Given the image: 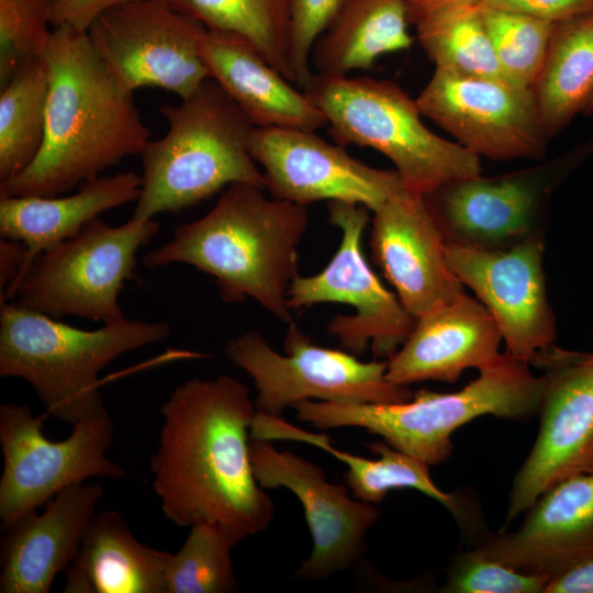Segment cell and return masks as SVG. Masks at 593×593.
Here are the masks:
<instances>
[{"mask_svg":"<svg viewBox=\"0 0 593 593\" xmlns=\"http://www.w3.org/2000/svg\"><path fill=\"white\" fill-rule=\"evenodd\" d=\"M161 414L150 470L165 517L179 527L214 523L234 547L265 530L275 506L250 463L256 407L247 387L226 374L193 378L172 391Z\"/></svg>","mask_w":593,"mask_h":593,"instance_id":"1","label":"cell"},{"mask_svg":"<svg viewBox=\"0 0 593 593\" xmlns=\"http://www.w3.org/2000/svg\"><path fill=\"white\" fill-rule=\"evenodd\" d=\"M49 78L45 132L35 159L0 181V197H56L141 154L149 131L97 55L88 33L54 27L43 55Z\"/></svg>","mask_w":593,"mask_h":593,"instance_id":"2","label":"cell"},{"mask_svg":"<svg viewBox=\"0 0 593 593\" xmlns=\"http://www.w3.org/2000/svg\"><path fill=\"white\" fill-rule=\"evenodd\" d=\"M264 188L235 182L202 217L179 225L170 240L143 257L147 268L188 264L212 276L226 303L254 299L292 323L288 292L298 246L309 224L305 205L267 198Z\"/></svg>","mask_w":593,"mask_h":593,"instance_id":"3","label":"cell"},{"mask_svg":"<svg viewBox=\"0 0 593 593\" xmlns=\"http://www.w3.org/2000/svg\"><path fill=\"white\" fill-rule=\"evenodd\" d=\"M160 113L168 131L141 152L142 186L133 217L149 220L197 205L235 182L265 189L248 149L255 125L212 78Z\"/></svg>","mask_w":593,"mask_h":593,"instance_id":"4","label":"cell"},{"mask_svg":"<svg viewBox=\"0 0 593 593\" xmlns=\"http://www.w3.org/2000/svg\"><path fill=\"white\" fill-rule=\"evenodd\" d=\"M544 387V376H534L527 363L505 351L456 392L418 390L410 401L394 404L305 400L292 409L299 421L318 430L363 428L392 447L436 466L451 455L455 430L472 419L493 415L524 421L538 414Z\"/></svg>","mask_w":593,"mask_h":593,"instance_id":"5","label":"cell"},{"mask_svg":"<svg viewBox=\"0 0 593 593\" xmlns=\"http://www.w3.org/2000/svg\"><path fill=\"white\" fill-rule=\"evenodd\" d=\"M0 305V377L25 380L48 415L72 425L107 410L101 370L170 335L163 322L123 318L86 331L14 303Z\"/></svg>","mask_w":593,"mask_h":593,"instance_id":"6","label":"cell"},{"mask_svg":"<svg viewBox=\"0 0 593 593\" xmlns=\"http://www.w3.org/2000/svg\"><path fill=\"white\" fill-rule=\"evenodd\" d=\"M302 91L324 113L336 144L387 156L410 193L426 197L481 172L479 156L427 128L416 101L392 81L316 72Z\"/></svg>","mask_w":593,"mask_h":593,"instance_id":"7","label":"cell"},{"mask_svg":"<svg viewBox=\"0 0 593 593\" xmlns=\"http://www.w3.org/2000/svg\"><path fill=\"white\" fill-rule=\"evenodd\" d=\"M159 227L153 219L133 216L111 226L99 216L77 236L36 256L0 301L13 299L15 305L53 318L123 320L119 293L133 276L138 249Z\"/></svg>","mask_w":593,"mask_h":593,"instance_id":"8","label":"cell"},{"mask_svg":"<svg viewBox=\"0 0 593 593\" xmlns=\"http://www.w3.org/2000/svg\"><path fill=\"white\" fill-rule=\"evenodd\" d=\"M284 355L257 331L227 342L225 354L254 381L256 411L282 417L286 407L305 400L348 404H394L410 401L407 385L387 378V360L365 362L347 350L316 345L295 323L284 336Z\"/></svg>","mask_w":593,"mask_h":593,"instance_id":"9","label":"cell"},{"mask_svg":"<svg viewBox=\"0 0 593 593\" xmlns=\"http://www.w3.org/2000/svg\"><path fill=\"white\" fill-rule=\"evenodd\" d=\"M112 440L113 421L107 410L77 422L67 438L53 441L44 435L43 418L29 406L2 403L1 532L72 484L123 477L122 467L107 457Z\"/></svg>","mask_w":593,"mask_h":593,"instance_id":"10","label":"cell"},{"mask_svg":"<svg viewBox=\"0 0 593 593\" xmlns=\"http://www.w3.org/2000/svg\"><path fill=\"white\" fill-rule=\"evenodd\" d=\"M368 208L347 201L327 203L329 222L342 231L340 244L317 275H298L288 292V306L300 309L321 302L350 305L353 315H335L327 329L355 356L369 347L377 360H389L411 334L416 318L389 291L367 262L361 248L369 221Z\"/></svg>","mask_w":593,"mask_h":593,"instance_id":"11","label":"cell"},{"mask_svg":"<svg viewBox=\"0 0 593 593\" xmlns=\"http://www.w3.org/2000/svg\"><path fill=\"white\" fill-rule=\"evenodd\" d=\"M205 32L161 0H132L104 11L87 33L123 88H161L182 100L210 78L200 54Z\"/></svg>","mask_w":593,"mask_h":593,"instance_id":"12","label":"cell"},{"mask_svg":"<svg viewBox=\"0 0 593 593\" xmlns=\"http://www.w3.org/2000/svg\"><path fill=\"white\" fill-rule=\"evenodd\" d=\"M533 365L545 369L539 432L513 480L503 529L559 482L593 472V351L552 346Z\"/></svg>","mask_w":593,"mask_h":593,"instance_id":"13","label":"cell"},{"mask_svg":"<svg viewBox=\"0 0 593 593\" xmlns=\"http://www.w3.org/2000/svg\"><path fill=\"white\" fill-rule=\"evenodd\" d=\"M542 233L504 248L446 242L447 262L494 318L506 353L527 365L555 346L556 320L546 290Z\"/></svg>","mask_w":593,"mask_h":593,"instance_id":"14","label":"cell"},{"mask_svg":"<svg viewBox=\"0 0 593 593\" xmlns=\"http://www.w3.org/2000/svg\"><path fill=\"white\" fill-rule=\"evenodd\" d=\"M421 113L478 156L538 159L545 136L532 88L436 68L415 99Z\"/></svg>","mask_w":593,"mask_h":593,"instance_id":"15","label":"cell"},{"mask_svg":"<svg viewBox=\"0 0 593 593\" xmlns=\"http://www.w3.org/2000/svg\"><path fill=\"white\" fill-rule=\"evenodd\" d=\"M249 458L260 486L287 488L303 506L313 548L295 571L296 578L325 580L361 560L367 534L381 516L374 504L356 499L345 485L328 482L318 465L279 451L269 440L250 438Z\"/></svg>","mask_w":593,"mask_h":593,"instance_id":"16","label":"cell"},{"mask_svg":"<svg viewBox=\"0 0 593 593\" xmlns=\"http://www.w3.org/2000/svg\"><path fill=\"white\" fill-rule=\"evenodd\" d=\"M248 149L264 168L270 197L307 206L317 201H347L378 210L404 190L399 172L373 168L313 131L254 127Z\"/></svg>","mask_w":593,"mask_h":593,"instance_id":"17","label":"cell"},{"mask_svg":"<svg viewBox=\"0 0 593 593\" xmlns=\"http://www.w3.org/2000/svg\"><path fill=\"white\" fill-rule=\"evenodd\" d=\"M373 213L372 260L413 317L466 293L447 262L446 239L425 197L404 189Z\"/></svg>","mask_w":593,"mask_h":593,"instance_id":"18","label":"cell"},{"mask_svg":"<svg viewBox=\"0 0 593 593\" xmlns=\"http://www.w3.org/2000/svg\"><path fill=\"white\" fill-rule=\"evenodd\" d=\"M525 513L516 530L492 534L475 549L547 580L572 566L593 561V472L559 482Z\"/></svg>","mask_w":593,"mask_h":593,"instance_id":"19","label":"cell"},{"mask_svg":"<svg viewBox=\"0 0 593 593\" xmlns=\"http://www.w3.org/2000/svg\"><path fill=\"white\" fill-rule=\"evenodd\" d=\"M104 490L98 482L72 484L42 513L29 511L1 539V593H47L74 559Z\"/></svg>","mask_w":593,"mask_h":593,"instance_id":"20","label":"cell"},{"mask_svg":"<svg viewBox=\"0 0 593 593\" xmlns=\"http://www.w3.org/2000/svg\"><path fill=\"white\" fill-rule=\"evenodd\" d=\"M502 340L486 307L465 293L416 318L406 340L387 360V378L407 387L427 380L454 383L466 369L494 361Z\"/></svg>","mask_w":593,"mask_h":593,"instance_id":"21","label":"cell"},{"mask_svg":"<svg viewBox=\"0 0 593 593\" xmlns=\"http://www.w3.org/2000/svg\"><path fill=\"white\" fill-rule=\"evenodd\" d=\"M446 242L504 248L539 233L541 189L526 175L458 180L425 197Z\"/></svg>","mask_w":593,"mask_h":593,"instance_id":"22","label":"cell"},{"mask_svg":"<svg viewBox=\"0 0 593 593\" xmlns=\"http://www.w3.org/2000/svg\"><path fill=\"white\" fill-rule=\"evenodd\" d=\"M200 54L210 78L238 104L256 127H327L324 113L272 67L246 38L208 31Z\"/></svg>","mask_w":593,"mask_h":593,"instance_id":"23","label":"cell"},{"mask_svg":"<svg viewBox=\"0 0 593 593\" xmlns=\"http://www.w3.org/2000/svg\"><path fill=\"white\" fill-rule=\"evenodd\" d=\"M141 186L142 177L127 171L90 179L65 197H0L1 238L25 244L26 269L36 256L77 236L101 213L136 201Z\"/></svg>","mask_w":593,"mask_h":593,"instance_id":"24","label":"cell"},{"mask_svg":"<svg viewBox=\"0 0 593 593\" xmlns=\"http://www.w3.org/2000/svg\"><path fill=\"white\" fill-rule=\"evenodd\" d=\"M170 552L138 541L116 511L91 518L65 569V593H165Z\"/></svg>","mask_w":593,"mask_h":593,"instance_id":"25","label":"cell"},{"mask_svg":"<svg viewBox=\"0 0 593 593\" xmlns=\"http://www.w3.org/2000/svg\"><path fill=\"white\" fill-rule=\"evenodd\" d=\"M250 438L261 440H296L316 446L347 466L344 481L358 500L378 504L393 489H415L444 505L459 524H470L461 501L440 490L432 480L430 465L399 450L385 441L367 444L379 458L371 460L335 448L326 434L311 433L286 422L282 417L256 412L249 430Z\"/></svg>","mask_w":593,"mask_h":593,"instance_id":"26","label":"cell"},{"mask_svg":"<svg viewBox=\"0 0 593 593\" xmlns=\"http://www.w3.org/2000/svg\"><path fill=\"white\" fill-rule=\"evenodd\" d=\"M409 24L406 0H342L313 45L310 64L332 76L370 69L381 55L411 46Z\"/></svg>","mask_w":593,"mask_h":593,"instance_id":"27","label":"cell"},{"mask_svg":"<svg viewBox=\"0 0 593 593\" xmlns=\"http://www.w3.org/2000/svg\"><path fill=\"white\" fill-rule=\"evenodd\" d=\"M532 91L548 141L584 111L593 97V10L556 23Z\"/></svg>","mask_w":593,"mask_h":593,"instance_id":"28","label":"cell"},{"mask_svg":"<svg viewBox=\"0 0 593 593\" xmlns=\"http://www.w3.org/2000/svg\"><path fill=\"white\" fill-rule=\"evenodd\" d=\"M208 31L228 32L249 41L290 82V0H161Z\"/></svg>","mask_w":593,"mask_h":593,"instance_id":"29","label":"cell"},{"mask_svg":"<svg viewBox=\"0 0 593 593\" xmlns=\"http://www.w3.org/2000/svg\"><path fill=\"white\" fill-rule=\"evenodd\" d=\"M49 88L43 56L23 64L0 93V181L22 172L44 138Z\"/></svg>","mask_w":593,"mask_h":593,"instance_id":"30","label":"cell"},{"mask_svg":"<svg viewBox=\"0 0 593 593\" xmlns=\"http://www.w3.org/2000/svg\"><path fill=\"white\" fill-rule=\"evenodd\" d=\"M414 25L421 46L436 68L510 82L478 10L463 8L436 12Z\"/></svg>","mask_w":593,"mask_h":593,"instance_id":"31","label":"cell"},{"mask_svg":"<svg viewBox=\"0 0 593 593\" xmlns=\"http://www.w3.org/2000/svg\"><path fill=\"white\" fill-rule=\"evenodd\" d=\"M165 571V593H228L237 591L231 550L234 547L214 523L198 521Z\"/></svg>","mask_w":593,"mask_h":593,"instance_id":"32","label":"cell"},{"mask_svg":"<svg viewBox=\"0 0 593 593\" xmlns=\"http://www.w3.org/2000/svg\"><path fill=\"white\" fill-rule=\"evenodd\" d=\"M478 11L507 80L532 88L544 65L556 23L512 11Z\"/></svg>","mask_w":593,"mask_h":593,"instance_id":"33","label":"cell"},{"mask_svg":"<svg viewBox=\"0 0 593 593\" xmlns=\"http://www.w3.org/2000/svg\"><path fill=\"white\" fill-rule=\"evenodd\" d=\"M52 0H0V87L46 52Z\"/></svg>","mask_w":593,"mask_h":593,"instance_id":"34","label":"cell"},{"mask_svg":"<svg viewBox=\"0 0 593 593\" xmlns=\"http://www.w3.org/2000/svg\"><path fill=\"white\" fill-rule=\"evenodd\" d=\"M547 578L526 573L489 558L475 548L451 563L443 592L544 593Z\"/></svg>","mask_w":593,"mask_h":593,"instance_id":"35","label":"cell"},{"mask_svg":"<svg viewBox=\"0 0 593 593\" xmlns=\"http://www.w3.org/2000/svg\"><path fill=\"white\" fill-rule=\"evenodd\" d=\"M342 0H290V59L294 85L301 90L313 72L310 55Z\"/></svg>","mask_w":593,"mask_h":593,"instance_id":"36","label":"cell"},{"mask_svg":"<svg viewBox=\"0 0 593 593\" xmlns=\"http://www.w3.org/2000/svg\"><path fill=\"white\" fill-rule=\"evenodd\" d=\"M475 10H504L553 23L593 10V0H481Z\"/></svg>","mask_w":593,"mask_h":593,"instance_id":"37","label":"cell"},{"mask_svg":"<svg viewBox=\"0 0 593 593\" xmlns=\"http://www.w3.org/2000/svg\"><path fill=\"white\" fill-rule=\"evenodd\" d=\"M132 0H52L51 25L88 32L104 11Z\"/></svg>","mask_w":593,"mask_h":593,"instance_id":"38","label":"cell"},{"mask_svg":"<svg viewBox=\"0 0 593 593\" xmlns=\"http://www.w3.org/2000/svg\"><path fill=\"white\" fill-rule=\"evenodd\" d=\"M27 262V248L24 243L15 239L2 238L0 242V294L11 288Z\"/></svg>","mask_w":593,"mask_h":593,"instance_id":"39","label":"cell"},{"mask_svg":"<svg viewBox=\"0 0 593 593\" xmlns=\"http://www.w3.org/2000/svg\"><path fill=\"white\" fill-rule=\"evenodd\" d=\"M544 593H593V561L572 566L552 577Z\"/></svg>","mask_w":593,"mask_h":593,"instance_id":"40","label":"cell"},{"mask_svg":"<svg viewBox=\"0 0 593 593\" xmlns=\"http://www.w3.org/2000/svg\"><path fill=\"white\" fill-rule=\"evenodd\" d=\"M481 0H406L410 24L421 19L446 10L475 7Z\"/></svg>","mask_w":593,"mask_h":593,"instance_id":"41","label":"cell"},{"mask_svg":"<svg viewBox=\"0 0 593 593\" xmlns=\"http://www.w3.org/2000/svg\"><path fill=\"white\" fill-rule=\"evenodd\" d=\"M583 113L585 114H593V97L589 101L588 105L585 107Z\"/></svg>","mask_w":593,"mask_h":593,"instance_id":"42","label":"cell"}]
</instances>
